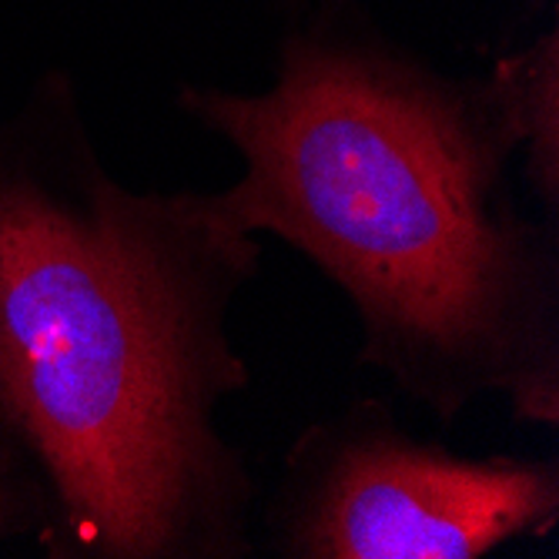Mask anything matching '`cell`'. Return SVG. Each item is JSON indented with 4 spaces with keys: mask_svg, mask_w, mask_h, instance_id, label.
<instances>
[{
    "mask_svg": "<svg viewBox=\"0 0 559 559\" xmlns=\"http://www.w3.org/2000/svg\"><path fill=\"white\" fill-rule=\"evenodd\" d=\"M265 245L222 191L131 188L68 68L0 111V483L47 559H251L235 301Z\"/></svg>",
    "mask_w": 559,
    "mask_h": 559,
    "instance_id": "obj_1",
    "label": "cell"
},
{
    "mask_svg": "<svg viewBox=\"0 0 559 559\" xmlns=\"http://www.w3.org/2000/svg\"><path fill=\"white\" fill-rule=\"evenodd\" d=\"M231 147L235 218L319 269L355 362L452 426L499 399L559 429V222L526 215L520 138L483 74H449L362 0H298L262 91L178 84Z\"/></svg>",
    "mask_w": 559,
    "mask_h": 559,
    "instance_id": "obj_2",
    "label": "cell"
},
{
    "mask_svg": "<svg viewBox=\"0 0 559 559\" xmlns=\"http://www.w3.org/2000/svg\"><path fill=\"white\" fill-rule=\"evenodd\" d=\"M556 526V455H463L362 395L292 439L255 539L275 559H483Z\"/></svg>",
    "mask_w": 559,
    "mask_h": 559,
    "instance_id": "obj_3",
    "label": "cell"
},
{
    "mask_svg": "<svg viewBox=\"0 0 559 559\" xmlns=\"http://www.w3.org/2000/svg\"><path fill=\"white\" fill-rule=\"evenodd\" d=\"M489 78L520 138V171L539 212L559 222V27L549 24L523 47L506 50Z\"/></svg>",
    "mask_w": 559,
    "mask_h": 559,
    "instance_id": "obj_4",
    "label": "cell"
},
{
    "mask_svg": "<svg viewBox=\"0 0 559 559\" xmlns=\"http://www.w3.org/2000/svg\"><path fill=\"white\" fill-rule=\"evenodd\" d=\"M37 530H40V516L34 510V502L14 486L0 483V546H11L21 539L34 543Z\"/></svg>",
    "mask_w": 559,
    "mask_h": 559,
    "instance_id": "obj_5",
    "label": "cell"
},
{
    "mask_svg": "<svg viewBox=\"0 0 559 559\" xmlns=\"http://www.w3.org/2000/svg\"><path fill=\"white\" fill-rule=\"evenodd\" d=\"M295 4H298V0H295Z\"/></svg>",
    "mask_w": 559,
    "mask_h": 559,
    "instance_id": "obj_6",
    "label": "cell"
}]
</instances>
